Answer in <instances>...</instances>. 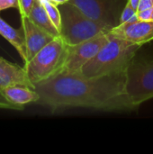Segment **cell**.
<instances>
[{
	"label": "cell",
	"instance_id": "6da1fadb",
	"mask_svg": "<svg viewBox=\"0 0 153 154\" xmlns=\"http://www.w3.org/2000/svg\"><path fill=\"white\" fill-rule=\"evenodd\" d=\"M34 90L40 97L35 104L52 110L85 107L124 111L135 108L126 93V71L93 78L61 71L35 85Z\"/></svg>",
	"mask_w": 153,
	"mask_h": 154
},
{
	"label": "cell",
	"instance_id": "7a4b0ae2",
	"mask_svg": "<svg viewBox=\"0 0 153 154\" xmlns=\"http://www.w3.org/2000/svg\"><path fill=\"white\" fill-rule=\"evenodd\" d=\"M141 47V45L133 44L109 32L107 42L78 73L93 78L126 71Z\"/></svg>",
	"mask_w": 153,
	"mask_h": 154
},
{
	"label": "cell",
	"instance_id": "3957f363",
	"mask_svg": "<svg viewBox=\"0 0 153 154\" xmlns=\"http://www.w3.org/2000/svg\"><path fill=\"white\" fill-rule=\"evenodd\" d=\"M68 48L69 44L60 36L55 37L24 64L23 67L34 87L63 70Z\"/></svg>",
	"mask_w": 153,
	"mask_h": 154
},
{
	"label": "cell",
	"instance_id": "277c9868",
	"mask_svg": "<svg viewBox=\"0 0 153 154\" xmlns=\"http://www.w3.org/2000/svg\"><path fill=\"white\" fill-rule=\"evenodd\" d=\"M58 6L61 16L60 37L69 45L78 44L101 32L111 31L87 17L70 2Z\"/></svg>",
	"mask_w": 153,
	"mask_h": 154
},
{
	"label": "cell",
	"instance_id": "5b68a950",
	"mask_svg": "<svg viewBox=\"0 0 153 154\" xmlns=\"http://www.w3.org/2000/svg\"><path fill=\"white\" fill-rule=\"evenodd\" d=\"M126 93L134 107L153 98V59H133L126 69Z\"/></svg>",
	"mask_w": 153,
	"mask_h": 154
},
{
	"label": "cell",
	"instance_id": "8992f818",
	"mask_svg": "<svg viewBox=\"0 0 153 154\" xmlns=\"http://www.w3.org/2000/svg\"><path fill=\"white\" fill-rule=\"evenodd\" d=\"M83 14L109 30L120 24L128 0H70Z\"/></svg>",
	"mask_w": 153,
	"mask_h": 154
},
{
	"label": "cell",
	"instance_id": "52a82bcc",
	"mask_svg": "<svg viewBox=\"0 0 153 154\" xmlns=\"http://www.w3.org/2000/svg\"><path fill=\"white\" fill-rule=\"evenodd\" d=\"M110 32V31H109ZM109 32H101L76 45H69L68 55L62 71L78 73L109 40Z\"/></svg>",
	"mask_w": 153,
	"mask_h": 154
},
{
	"label": "cell",
	"instance_id": "ba28073f",
	"mask_svg": "<svg viewBox=\"0 0 153 154\" xmlns=\"http://www.w3.org/2000/svg\"><path fill=\"white\" fill-rule=\"evenodd\" d=\"M110 32L133 44L142 46L153 41V21L137 20L121 23Z\"/></svg>",
	"mask_w": 153,
	"mask_h": 154
},
{
	"label": "cell",
	"instance_id": "9c48e42d",
	"mask_svg": "<svg viewBox=\"0 0 153 154\" xmlns=\"http://www.w3.org/2000/svg\"><path fill=\"white\" fill-rule=\"evenodd\" d=\"M21 28L23 29L25 39L28 62L39 51L50 42L55 37L37 26L29 19V17H21Z\"/></svg>",
	"mask_w": 153,
	"mask_h": 154
},
{
	"label": "cell",
	"instance_id": "30bf717a",
	"mask_svg": "<svg viewBox=\"0 0 153 154\" xmlns=\"http://www.w3.org/2000/svg\"><path fill=\"white\" fill-rule=\"evenodd\" d=\"M15 85H23L33 89L35 88L24 67H20L0 57V90Z\"/></svg>",
	"mask_w": 153,
	"mask_h": 154
},
{
	"label": "cell",
	"instance_id": "8fae6325",
	"mask_svg": "<svg viewBox=\"0 0 153 154\" xmlns=\"http://www.w3.org/2000/svg\"><path fill=\"white\" fill-rule=\"evenodd\" d=\"M1 91L7 100L22 107L31 103L35 104L40 97L39 94L33 88L23 85L7 87Z\"/></svg>",
	"mask_w": 153,
	"mask_h": 154
},
{
	"label": "cell",
	"instance_id": "7c38bea8",
	"mask_svg": "<svg viewBox=\"0 0 153 154\" xmlns=\"http://www.w3.org/2000/svg\"><path fill=\"white\" fill-rule=\"evenodd\" d=\"M0 35L3 36L7 42H9L18 51L19 55L23 60V63L27 62V51L25 45V39L23 29H15L8 24L0 17Z\"/></svg>",
	"mask_w": 153,
	"mask_h": 154
},
{
	"label": "cell",
	"instance_id": "4fadbf2b",
	"mask_svg": "<svg viewBox=\"0 0 153 154\" xmlns=\"http://www.w3.org/2000/svg\"><path fill=\"white\" fill-rule=\"evenodd\" d=\"M27 17H29V19L37 26H39L48 33L51 34L53 37L60 36V31L57 29V27L50 20L44 6L42 5L40 0H35L34 5Z\"/></svg>",
	"mask_w": 153,
	"mask_h": 154
},
{
	"label": "cell",
	"instance_id": "5bb4252c",
	"mask_svg": "<svg viewBox=\"0 0 153 154\" xmlns=\"http://www.w3.org/2000/svg\"><path fill=\"white\" fill-rule=\"evenodd\" d=\"M44 6L48 15L50 16V20L54 23V25L57 27V29L60 31V26H61V16L60 12L59 9V6L52 3L50 0H40Z\"/></svg>",
	"mask_w": 153,
	"mask_h": 154
},
{
	"label": "cell",
	"instance_id": "9a60e30c",
	"mask_svg": "<svg viewBox=\"0 0 153 154\" xmlns=\"http://www.w3.org/2000/svg\"><path fill=\"white\" fill-rule=\"evenodd\" d=\"M136 13H137V11L134 10L129 3H127L123 13H122L120 24L124 23H128V22H134V21L139 20Z\"/></svg>",
	"mask_w": 153,
	"mask_h": 154
},
{
	"label": "cell",
	"instance_id": "2e32d148",
	"mask_svg": "<svg viewBox=\"0 0 153 154\" xmlns=\"http://www.w3.org/2000/svg\"><path fill=\"white\" fill-rule=\"evenodd\" d=\"M35 0H18V10L21 17H27L34 5Z\"/></svg>",
	"mask_w": 153,
	"mask_h": 154
},
{
	"label": "cell",
	"instance_id": "e0dca14e",
	"mask_svg": "<svg viewBox=\"0 0 153 154\" xmlns=\"http://www.w3.org/2000/svg\"><path fill=\"white\" fill-rule=\"evenodd\" d=\"M0 109H8V110H23V107L16 106L13 103H11L9 100L6 99V97L4 96L2 91L0 90Z\"/></svg>",
	"mask_w": 153,
	"mask_h": 154
},
{
	"label": "cell",
	"instance_id": "ac0fdd59",
	"mask_svg": "<svg viewBox=\"0 0 153 154\" xmlns=\"http://www.w3.org/2000/svg\"><path fill=\"white\" fill-rule=\"evenodd\" d=\"M152 12L153 8H150V9H145V10L137 11L136 14H137L138 19L141 20V21H151Z\"/></svg>",
	"mask_w": 153,
	"mask_h": 154
},
{
	"label": "cell",
	"instance_id": "d6986e66",
	"mask_svg": "<svg viewBox=\"0 0 153 154\" xmlns=\"http://www.w3.org/2000/svg\"><path fill=\"white\" fill-rule=\"evenodd\" d=\"M18 0H0V10H5L12 7L17 8Z\"/></svg>",
	"mask_w": 153,
	"mask_h": 154
},
{
	"label": "cell",
	"instance_id": "ffe728a7",
	"mask_svg": "<svg viewBox=\"0 0 153 154\" xmlns=\"http://www.w3.org/2000/svg\"><path fill=\"white\" fill-rule=\"evenodd\" d=\"M153 8V0H140L137 11Z\"/></svg>",
	"mask_w": 153,
	"mask_h": 154
},
{
	"label": "cell",
	"instance_id": "44dd1931",
	"mask_svg": "<svg viewBox=\"0 0 153 154\" xmlns=\"http://www.w3.org/2000/svg\"><path fill=\"white\" fill-rule=\"evenodd\" d=\"M128 3L132 5V7L137 11L138 9V5H139V3H140V0H128Z\"/></svg>",
	"mask_w": 153,
	"mask_h": 154
},
{
	"label": "cell",
	"instance_id": "7402d4cb",
	"mask_svg": "<svg viewBox=\"0 0 153 154\" xmlns=\"http://www.w3.org/2000/svg\"><path fill=\"white\" fill-rule=\"evenodd\" d=\"M52 3H54L55 5H63V4H65V3H68V2H69L70 0H50Z\"/></svg>",
	"mask_w": 153,
	"mask_h": 154
},
{
	"label": "cell",
	"instance_id": "603a6c76",
	"mask_svg": "<svg viewBox=\"0 0 153 154\" xmlns=\"http://www.w3.org/2000/svg\"><path fill=\"white\" fill-rule=\"evenodd\" d=\"M151 21H153V12H152V17H151Z\"/></svg>",
	"mask_w": 153,
	"mask_h": 154
}]
</instances>
